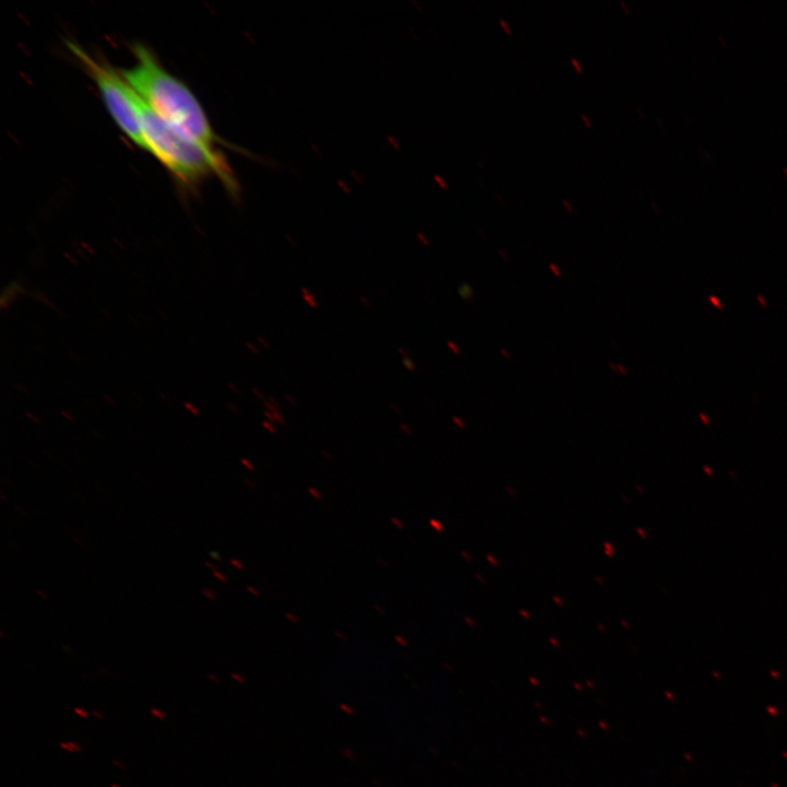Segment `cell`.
Here are the masks:
<instances>
[{
  "label": "cell",
  "instance_id": "cell-1",
  "mask_svg": "<svg viewBox=\"0 0 787 787\" xmlns=\"http://www.w3.org/2000/svg\"><path fill=\"white\" fill-rule=\"evenodd\" d=\"M131 49L136 61L130 68L119 70L124 80L162 119L203 146L215 150L218 137L189 87L169 73L145 45L136 43Z\"/></svg>",
  "mask_w": 787,
  "mask_h": 787
},
{
  "label": "cell",
  "instance_id": "cell-2",
  "mask_svg": "<svg viewBox=\"0 0 787 787\" xmlns=\"http://www.w3.org/2000/svg\"><path fill=\"white\" fill-rule=\"evenodd\" d=\"M133 91V90H132ZM146 151L153 154L187 188L198 186L211 174L216 175L232 192L234 177L215 150L189 138L155 114L133 91Z\"/></svg>",
  "mask_w": 787,
  "mask_h": 787
},
{
  "label": "cell",
  "instance_id": "cell-3",
  "mask_svg": "<svg viewBox=\"0 0 787 787\" xmlns=\"http://www.w3.org/2000/svg\"><path fill=\"white\" fill-rule=\"evenodd\" d=\"M66 45L96 84L110 116L119 129L136 145L146 151L133 91L124 80L119 70H115L105 61L95 59L72 40H67Z\"/></svg>",
  "mask_w": 787,
  "mask_h": 787
},
{
  "label": "cell",
  "instance_id": "cell-4",
  "mask_svg": "<svg viewBox=\"0 0 787 787\" xmlns=\"http://www.w3.org/2000/svg\"><path fill=\"white\" fill-rule=\"evenodd\" d=\"M457 292L463 301H472L474 297L473 287L469 283H466V282L461 283L457 287Z\"/></svg>",
  "mask_w": 787,
  "mask_h": 787
},
{
  "label": "cell",
  "instance_id": "cell-5",
  "mask_svg": "<svg viewBox=\"0 0 787 787\" xmlns=\"http://www.w3.org/2000/svg\"><path fill=\"white\" fill-rule=\"evenodd\" d=\"M60 748L70 753H77L82 751V747L75 741H63L59 743Z\"/></svg>",
  "mask_w": 787,
  "mask_h": 787
},
{
  "label": "cell",
  "instance_id": "cell-6",
  "mask_svg": "<svg viewBox=\"0 0 787 787\" xmlns=\"http://www.w3.org/2000/svg\"><path fill=\"white\" fill-rule=\"evenodd\" d=\"M301 291H302V297L306 302V304L312 308H316L318 306V304H317V301H316L315 296L313 295V293L307 287H304V286L302 287Z\"/></svg>",
  "mask_w": 787,
  "mask_h": 787
},
{
  "label": "cell",
  "instance_id": "cell-7",
  "mask_svg": "<svg viewBox=\"0 0 787 787\" xmlns=\"http://www.w3.org/2000/svg\"><path fill=\"white\" fill-rule=\"evenodd\" d=\"M401 361L407 371L412 373L416 371V365L410 356L402 357Z\"/></svg>",
  "mask_w": 787,
  "mask_h": 787
},
{
  "label": "cell",
  "instance_id": "cell-8",
  "mask_svg": "<svg viewBox=\"0 0 787 787\" xmlns=\"http://www.w3.org/2000/svg\"><path fill=\"white\" fill-rule=\"evenodd\" d=\"M200 592H201V595H203L205 598H208L210 600H216L215 592L212 589H210L209 587H201Z\"/></svg>",
  "mask_w": 787,
  "mask_h": 787
},
{
  "label": "cell",
  "instance_id": "cell-9",
  "mask_svg": "<svg viewBox=\"0 0 787 787\" xmlns=\"http://www.w3.org/2000/svg\"><path fill=\"white\" fill-rule=\"evenodd\" d=\"M446 344H447V348H448L455 355H459V354L461 353V349H460V346H459V344H458L457 342L451 341V340H448V341L446 342Z\"/></svg>",
  "mask_w": 787,
  "mask_h": 787
},
{
  "label": "cell",
  "instance_id": "cell-10",
  "mask_svg": "<svg viewBox=\"0 0 787 787\" xmlns=\"http://www.w3.org/2000/svg\"><path fill=\"white\" fill-rule=\"evenodd\" d=\"M150 713L160 720L166 719V714L161 708L152 707Z\"/></svg>",
  "mask_w": 787,
  "mask_h": 787
},
{
  "label": "cell",
  "instance_id": "cell-11",
  "mask_svg": "<svg viewBox=\"0 0 787 787\" xmlns=\"http://www.w3.org/2000/svg\"><path fill=\"white\" fill-rule=\"evenodd\" d=\"M549 269L551 270V272L553 273L554 277H556V278H561V277H562V272H561L560 267L556 266L554 262H550V263H549Z\"/></svg>",
  "mask_w": 787,
  "mask_h": 787
},
{
  "label": "cell",
  "instance_id": "cell-12",
  "mask_svg": "<svg viewBox=\"0 0 787 787\" xmlns=\"http://www.w3.org/2000/svg\"><path fill=\"white\" fill-rule=\"evenodd\" d=\"M73 712H74L79 717H82V718H89V716H90L89 712H87L85 708H83V707H74V708H73Z\"/></svg>",
  "mask_w": 787,
  "mask_h": 787
},
{
  "label": "cell",
  "instance_id": "cell-13",
  "mask_svg": "<svg viewBox=\"0 0 787 787\" xmlns=\"http://www.w3.org/2000/svg\"><path fill=\"white\" fill-rule=\"evenodd\" d=\"M498 23L503 27V30L506 32L507 35H512L513 31H512L509 24L504 19H500Z\"/></svg>",
  "mask_w": 787,
  "mask_h": 787
},
{
  "label": "cell",
  "instance_id": "cell-14",
  "mask_svg": "<svg viewBox=\"0 0 787 787\" xmlns=\"http://www.w3.org/2000/svg\"><path fill=\"white\" fill-rule=\"evenodd\" d=\"M571 63L573 64V67L575 68V70H576L578 73H582V72H583V66H582V63L579 62L578 59H576V58H571Z\"/></svg>",
  "mask_w": 787,
  "mask_h": 787
},
{
  "label": "cell",
  "instance_id": "cell-15",
  "mask_svg": "<svg viewBox=\"0 0 787 787\" xmlns=\"http://www.w3.org/2000/svg\"><path fill=\"white\" fill-rule=\"evenodd\" d=\"M580 119L583 120L584 125H585L587 128H591V127H592V122H591V120H590V118L588 117L587 114L582 113V114H580Z\"/></svg>",
  "mask_w": 787,
  "mask_h": 787
},
{
  "label": "cell",
  "instance_id": "cell-16",
  "mask_svg": "<svg viewBox=\"0 0 787 787\" xmlns=\"http://www.w3.org/2000/svg\"><path fill=\"white\" fill-rule=\"evenodd\" d=\"M360 302L367 308H372V302L364 295H360Z\"/></svg>",
  "mask_w": 787,
  "mask_h": 787
},
{
  "label": "cell",
  "instance_id": "cell-17",
  "mask_svg": "<svg viewBox=\"0 0 787 787\" xmlns=\"http://www.w3.org/2000/svg\"><path fill=\"white\" fill-rule=\"evenodd\" d=\"M562 204L564 205V208L566 209V211H568L569 213H573V212H574V207L572 205V203H571L568 200L563 199V200H562Z\"/></svg>",
  "mask_w": 787,
  "mask_h": 787
},
{
  "label": "cell",
  "instance_id": "cell-18",
  "mask_svg": "<svg viewBox=\"0 0 787 787\" xmlns=\"http://www.w3.org/2000/svg\"><path fill=\"white\" fill-rule=\"evenodd\" d=\"M113 764L119 770H126V764L120 760H113Z\"/></svg>",
  "mask_w": 787,
  "mask_h": 787
},
{
  "label": "cell",
  "instance_id": "cell-19",
  "mask_svg": "<svg viewBox=\"0 0 787 787\" xmlns=\"http://www.w3.org/2000/svg\"><path fill=\"white\" fill-rule=\"evenodd\" d=\"M268 401H269V403H270L271 406H273L274 408H277V409L280 408V403H279V401H278L274 397H272V396L269 397Z\"/></svg>",
  "mask_w": 787,
  "mask_h": 787
},
{
  "label": "cell",
  "instance_id": "cell-20",
  "mask_svg": "<svg viewBox=\"0 0 787 787\" xmlns=\"http://www.w3.org/2000/svg\"><path fill=\"white\" fill-rule=\"evenodd\" d=\"M91 714H92L94 717H96L97 719H101V720H104V719H105V716H104L101 712H98V710L93 709V710L91 712Z\"/></svg>",
  "mask_w": 787,
  "mask_h": 787
},
{
  "label": "cell",
  "instance_id": "cell-21",
  "mask_svg": "<svg viewBox=\"0 0 787 787\" xmlns=\"http://www.w3.org/2000/svg\"><path fill=\"white\" fill-rule=\"evenodd\" d=\"M262 424L267 427L268 431H270V432H272V433H275L277 430H275V427L273 426V424H270V423L267 422V421H263Z\"/></svg>",
  "mask_w": 787,
  "mask_h": 787
},
{
  "label": "cell",
  "instance_id": "cell-22",
  "mask_svg": "<svg viewBox=\"0 0 787 787\" xmlns=\"http://www.w3.org/2000/svg\"><path fill=\"white\" fill-rule=\"evenodd\" d=\"M213 574L218 579H220L222 582H226V577L221 572L214 571Z\"/></svg>",
  "mask_w": 787,
  "mask_h": 787
},
{
  "label": "cell",
  "instance_id": "cell-23",
  "mask_svg": "<svg viewBox=\"0 0 787 787\" xmlns=\"http://www.w3.org/2000/svg\"><path fill=\"white\" fill-rule=\"evenodd\" d=\"M285 399L290 401L291 404L297 406L296 399H294L290 393H285Z\"/></svg>",
  "mask_w": 787,
  "mask_h": 787
},
{
  "label": "cell",
  "instance_id": "cell-24",
  "mask_svg": "<svg viewBox=\"0 0 787 787\" xmlns=\"http://www.w3.org/2000/svg\"><path fill=\"white\" fill-rule=\"evenodd\" d=\"M501 354L504 356L505 360H510V354L507 350L501 348L500 349Z\"/></svg>",
  "mask_w": 787,
  "mask_h": 787
},
{
  "label": "cell",
  "instance_id": "cell-25",
  "mask_svg": "<svg viewBox=\"0 0 787 787\" xmlns=\"http://www.w3.org/2000/svg\"><path fill=\"white\" fill-rule=\"evenodd\" d=\"M453 421H454V423H456V424L459 425L460 427H465V423H463V421H462L460 418L454 416V418H453Z\"/></svg>",
  "mask_w": 787,
  "mask_h": 787
},
{
  "label": "cell",
  "instance_id": "cell-26",
  "mask_svg": "<svg viewBox=\"0 0 787 787\" xmlns=\"http://www.w3.org/2000/svg\"><path fill=\"white\" fill-rule=\"evenodd\" d=\"M397 351L401 355V359L409 356L408 352L403 348L398 346Z\"/></svg>",
  "mask_w": 787,
  "mask_h": 787
},
{
  "label": "cell",
  "instance_id": "cell-27",
  "mask_svg": "<svg viewBox=\"0 0 787 787\" xmlns=\"http://www.w3.org/2000/svg\"><path fill=\"white\" fill-rule=\"evenodd\" d=\"M399 426H400V428L403 430L407 434H410V433H411V428H410L404 422L400 423Z\"/></svg>",
  "mask_w": 787,
  "mask_h": 787
},
{
  "label": "cell",
  "instance_id": "cell-28",
  "mask_svg": "<svg viewBox=\"0 0 787 787\" xmlns=\"http://www.w3.org/2000/svg\"><path fill=\"white\" fill-rule=\"evenodd\" d=\"M389 407H390L391 410L395 411L397 414H400V411H401V410H400V408H398V406H397L396 403L390 402V403H389Z\"/></svg>",
  "mask_w": 787,
  "mask_h": 787
},
{
  "label": "cell",
  "instance_id": "cell-29",
  "mask_svg": "<svg viewBox=\"0 0 787 787\" xmlns=\"http://www.w3.org/2000/svg\"><path fill=\"white\" fill-rule=\"evenodd\" d=\"M620 5L623 8V11H624L626 14L630 13V10H629L627 4H626L623 0L620 1Z\"/></svg>",
  "mask_w": 787,
  "mask_h": 787
},
{
  "label": "cell",
  "instance_id": "cell-30",
  "mask_svg": "<svg viewBox=\"0 0 787 787\" xmlns=\"http://www.w3.org/2000/svg\"><path fill=\"white\" fill-rule=\"evenodd\" d=\"M258 340H259V342H260L261 344H263V346H265L266 349H269V348H270L269 342H267V340H266L265 338H260V337H259Z\"/></svg>",
  "mask_w": 787,
  "mask_h": 787
},
{
  "label": "cell",
  "instance_id": "cell-31",
  "mask_svg": "<svg viewBox=\"0 0 787 787\" xmlns=\"http://www.w3.org/2000/svg\"><path fill=\"white\" fill-rule=\"evenodd\" d=\"M498 252H500L498 255L503 258L504 261H508V260H509L507 254H506L504 250H501V249H500Z\"/></svg>",
  "mask_w": 787,
  "mask_h": 787
},
{
  "label": "cell",
  "instance_id": "cell-32",
  "mask_svg": "<svg viewBox=\"0 0 787 787\" xmlns=\"http://www.w3.org/2000/svg\"><path fill=\"white\" fill-rule=\"evenodd\" d=\"M35 592H36L38 596H40L42 598L48 599V596H46V594L43 592V591H40L39 589H36Z\"/></svg>",
  "mask_w": 787,
  "mask_h": 787
},
{
  "label": "cell",
  "instance_id": "cell-33",
  "mask_svg": "<svg viewBox=\"0 0 787 787\" xmlns=\"http://www.w3.org/2000/svg\"><path fill=\"white\" fill-rule=\"evenodd\" d=\"M210 555H211L212 557L218 559V560L221 559V556H220L218 553L213 552V551L210 552Z\"/></svg>",
  "mask_w": 787,
  "mask_h": 787
},
{
  "label": "cell",
  "instance_id": "cell-34",
  "mask_svg": "<svg viewBox=\"0 0 787 787\" xmlns=\"http://www.w3.org/2000/svg\"><path fill=\"white\" fill-rule=\"evenodd\" d=\"M205 565H207L209 568H211L213 572L216 571V568H215L209 561L205 562Z\"/></svg>",
  "mask_w": 787,
  "mask_h": 787
},
{
  "label": "cell",
  "instance_id": "cell-35",
  "mask_svg": "<svg viewBox=\"0 0 787 787\" xmlns=\"http://www.w3.org/2000/svg\"><path fill=\"white\" fill-rule=\"evenodd\" d=\"M231 562H232L235 566L242 568V565H240L238 562H236L235 560H231Z\"/></svg>",
  "mask_w": 787,
  "mask_h": 787
},
{
  "label": "cell",
  "instance_id": "cell-36",
  "mask_svg": "<svg viewBox=\"0 0 787 787\" xmlns=\"http://www.w3.org/2000/svg\"><path fill=\"white\" fill-rule=\"evenodd\" d=\"M110 787H122V786L118 785V784H111Z\"/></svg>",
  "mask_w": 787,
  "mask_h": 787
}]
</instances>
